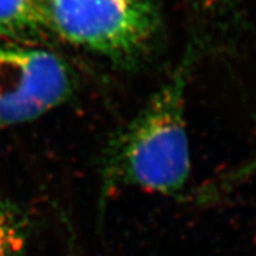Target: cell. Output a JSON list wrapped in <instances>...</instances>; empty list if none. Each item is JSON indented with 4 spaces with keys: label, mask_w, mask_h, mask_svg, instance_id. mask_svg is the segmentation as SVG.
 I'll return each mask as SVG.
<instances>
[{
    "label": "cell",
    "mask_w": 256,
    "mask_h": 256,
    "mask_svg": "<svg viewBox=\"0 0 256 256\" xmlns=\"http://www.w3.org/2000/svg\"><path fill=\"white\" fill-rule=\"evenodd\" d=\"M50 36L112 62H136L155 40V0H39Z\"/></svg>",
    "instance_id": "2"
},
{
    "label": "cell",
    "mask_w": 256,
    "mask_h": 256,
    "mask_svg": "<svg viewBox=\"0 0 256 256\" xmlns=\"http://www.w3.org/2000/svg\"><path fill=\"white\" fill-rule=\"evenodd\" d=\"M48 36L39 0H0V39L43 44Z\"/></svg>",
    "instance_id": "4"
},
{
    "label": "cell",
    "mask_w": 256,
    "mask_h": 256,
    "mask_svg": "<svg viewBox=\"0 0 256 256\" xmlns=\"http://www.w3.org/2000/svg\"><path fill=\"white\" fill-rule=\"evenodd\" d=\"M194 60L190 46L144 108L108 143L104 194L132 188L174 195L185 188L192 168L185 102Z\"/></svg>",
    "instance_id": "1"
},
{
    "label": "cell",
    "mask_w": 256,
    "mask_h": 256,
    "mask_svg": "<svg viewBox=\"0 0 256 256\" xmlns=\"http://www.w3.org/2000/svg\"><path fill=\"white\" fill-rule=\"evenodd\" d=\"M30 234L21 210L0 196V256H22Z\"/></svg>",
    "instance_id": "5"
},
{
    "label": "cell",
    "mask_w": 256,
    "mask_h": 256,
    "mask_svg": "<svg viewBox=\"0 0 256 256\" xmlns=\"http://www.w3.org/2000/svg\"><path fill=\"white\" fill-rule=\"evenodd\" d=\"M76 76L40 43L0 39V130L32 122L68 100Z\"/></svg>",
    "instance_id": "3"
},
{
    "label": "cell",
    "mask_w": 256,
    "mask_h": 256,
    "mask_svg": "<svg viewBox=\"0 0 256 256\" xmlns=\"http://www.w3.org/2000/svg\"><path fill=\"white\" fill-rule=\"evenodd\" d=\"M252 168H256V160H255V162H252V166H246V170H244V172H250V170H251V169H252Z\"/></svg>",
    "instance_id": "6"
}]
</instances>
